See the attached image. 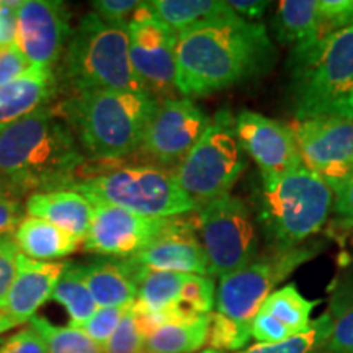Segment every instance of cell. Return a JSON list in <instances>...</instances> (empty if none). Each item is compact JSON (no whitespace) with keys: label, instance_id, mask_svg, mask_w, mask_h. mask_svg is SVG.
Listing matches in <instances>:
<instances>
[{"label":"cell","instance_id":"obj_41","mask_svg":"<svg viewBox=\"0 0 353 353\" xmlns=\"http://www.w3.org/2000/svg\"><path fill=\"white\" fill-rule=\"evenodd\" d=\"M228 6L241 19L259 20L263 17V13L267 10V7L270 6V2H260V0H231V2H228Z\"/></svg>","mask_w":353,"mask_h":353},{"label":"cell","instance_id":"obj_28","mask_svg":"<svg viewBox=\"0 0 353 353\" xmlns=\"http://www.w3.org/2000/svg\"><path fill=\"white\" fill-rule=\"evenodd\" d=\"M30 325L41 335L48 353H103V348L82 329L61 327L41 316L32 317Z\"/></svg>","mask_w":353,"mask_h":353},{"label":"cell","instance_id":"obj_43","mask_svg":"<svg viewBox=\"0 0 353 353\" xmlns=\"http://www.w3.org/2000/svg\"><path fill=\"white\" fill-rule=\"evenodd\" d=\"M2 195H8V193H7V190H6V187H3L2 180H0V196H2Z\"/></svg>","mask_w":353,"mask_h":353},{"label":"cell","instance_id":"obj_3","mask_svg":"<svg viewBox=\"0 0 353 353\" xmlns=\"http://www.w3.org/2000/svg\"><path fill=\"white\" fill-rule=\"evenodd\" d=\"M288 69L296 121L353 120V25L293 48Z\"/></svg>","mask_w":353,"mask_h":353},{"label":"cell","instance_id":"obj_34","mask_svg":"<svg viewBox=\"0 0 353 353\" xmlns=\"http://www.w3.org/2000/svg\"><path fill=\"white\" fill-rule=\"evenodd\" d=\"M19 255L20 249L13 236L0 239V306L6 301L8 290L15 280Z\"/></svg>","mask_w":353,"mask_h":353},{"label":"cell","instance_id":"obj_10","mask_svg":"<svg viewBox=\"0 0 353 353\" xmlns=\"http://www.w3.org/2000/svg\"><path fill=\"white\" fill-rule=\"evenodd\" d=\"M312 257L314 250L307 247L273 249L272 254L257 257L242 270L221 276L216 291V312L242 325H252L273 288Z\"/></svg>","mask_w":353,"mask_h":353},{"label":"cell","instance_id":"obj_1","mask_svg":"<svg viewBox=\"0 0 353 353\" xmlns=\"http://www.w3.org/2000/svg\"><path fill=\"white\" fill-rule=\"evenodd\" d=\"M275 48L262 23L232 15L193 25L176 41V92L201 99L262 76Z\"/></svg>","mask_w":353,"mask_h":353},{"label":"cell","instance_id":"obj_19","mask_svg":"<svg viewBox=\"0 0 353 353\" xmlns=\"http://www.w3.org/2000/svg\"><path fill=\"white\" fill-rule=\"evenodd\" d=\"M319 303L304 298L294 283L273 291L254 317L252 337L259 343H276L307 332L312 324L311 312Z\"/></svg>","mask_w":353,"mask_h":353},{"label":"cell","instance_id":"obj_11","mask_svg":"<svg viewBox=\"0 0 353 353\" xmlns=\"http://www.w3.org/2000/svg\"><path fill=\"white\" fill-rule=\"evenodd\" d=\"M128 33L131 64L145 90L159 101L175 99L179 33L159 21L148 2L132 13Z\"/></svg>","mask_w":353,"mask_h":353},{"label":"cell","instance_id":"obj_46","mask_svg":"<svg viewBox=\"0 0 353 353\" xmlns=\"http://www.w3.org/2000/svg\"><path fill=\"white\" fill-rule=\"evenodd\" d=\"M144 353H145V352H144Z\"/></svg>","mask_w":353,"mask_h":353},{"label":"cell","instance_id":"obj_7","mask_svg":"<svg viewBox=\"0 0 353 353\" xmlns=\"http://www.w3.org/2000/svg\"><path fill=\"white\" fill-rule=\"evenodd\" d=\"M68 190L92 205L120 206L151 218H176L196 211L176 182L175 172L157 165L117 167L77 180Z\"/></svg>","mask_w":353,"mask_h":353},{"label":"cell","instance_id":"obj_5","mask_svg":"<svg viewBox=\"0 0 353 353\" xmlns=\"http://www.w3.org/2000/svg\"><path fill=\"white\" fill-rule=\"evenodd\" d=\"M61 61V81L72 94L145 90L131 64L128 25L108 23L94 12L72 30Z\"/></svg>","mask_w":353,"mask_h":353},{"label":"cell","instance_id":"obj_16","mask_svg":"<svg viewBox=\"0 0 353 353\" xmlns=\"http://www.w3.org/2000/svg\"><path fill=\"white\" fill-rule=\"evenodd\" d=\"M236 136L242 151L259 165L263 182H270L303 165L293 131L283 123L242 110L236 117Z\"/></svg>","mask_w":353,"mask_h":353},{"label":"cell","instance_id":"obj_26","mask_svg":"<svg viewBox=\"0 0 353 353\" xmlns=\"http://www.w3.org/2000/svg\"><path fill=\"white\" fill-rule=\"evenodd\" d=\"M148 6L159 21L176 33L203 21L236 15L228 2L219 0H151Z\"/></svg>","mask_w":353,"mask_h":353},{"label":"cell","instance_id":"obj_15","mask_svg":"<svg viewBox=\"0 0 353 353\" xmlns=\"http://www.w3.org/2000/svg\"><path fill=\"white\" fill-rule=\"evenodd\" d=\"M94 218L83 239V250L99 257L126 260L145 249L170 218H151L112 205H92Z\"/></svg>","mask_w":353,"mask_h":353},{"label":"cell","instance_id":"obj_17","mask_svg":"<svg viewBox=\"0 0 353 353\" xmlns=\"http://www.w3.org/2000/svg\"><path fill=\"white\" fill-rule=\"evenodd\" d=\"M131 260L151 270L210 276L208 257L198 237L195 219L182 216L170 218L164 231Z\"/></svg>","mask_w":353,"mask_h":353},{"label":"cell","instance_id":"obj_29","mask_svg":"<svg viewBox=\"0 0 353 353\" xmlns=\"http://www.w3.org/2000/svg\"><path fill=\"white\" fill-rule=\"evenodd\" d=\"M330 334L324 350L334 353H353V288L342 286L330 301Z\"/></svg>","mask_w":353,"mask_h":353},{"label":"cell","instance_id":"obj_4","mask_svg":"<svg viewBox=\"0 0 353 353\" xmlns=\"http://www.w3.org/2000/svg\"><path fill=\"white\" fill-rule=\"evenodd\" d=\"M157 107L145 90H90L65 99L61 114L88 157L118 161L138 151Z\"/></svg>","mask_w":353,"mask_h":353},{"label":"cell","instance_id":"obj_24","mask_svg":"<svg viewBox=\"0 0 353 353\" xmlns=\"http://www.w3.org/2000/svg\"><path fill=\"white\" fill-rule=\"evenodd\" d=\"M208 316L174 319L144 341L145 353H195L208 341Z\"/></svg>","mask_w":353,"mask_h":353},{"label":"cell","instance_id":"obj_21","mask_svg":"<svg viewBox=\"0 0 353 353\" xmlns=\"http://www.w3.org/2000/svg\"><path fill=\"white\" fill-rule=\"evenodd\" d=\"M26 213L48 221L76 237L79 242H83L94 218V206L77 192L56 190L30 195L26 200Z\"/></svg>","mask_w":353,"mask_h":353},{"label":"cell","instance_id":"obj_27","mask_svg":"<svg viewBox=\"0 0 353 353\" xmlns=\"http://www.w3.org/2000/svg\"><path fill=\"white\" fill-rule=\"evenodd\" d=\"M51 299L65 307L69 314V327H82L99 311L94 296L83 281L79 263L69 262L68 268L52 291Z\"/></svg>","mask_w":353,"mask_h":353},{"label":"cell","instance_id":"obj_22","mask_svg":"<svg viewBox=\"0 0 353 353\" xmlns=\"http://www.w3.org/2000/svg\"><path fill=\"white\" fill-rule=\"evenodd\" d=\"M52 69L30 68L19 81L0 87V126L48 107L57 94Z\"/></svg>","mask_w":353,"mask_h":353},{"label":"cell","instance_id":"obj_36","mask_svg":"<svg viewBox=\"0 0 353 353\" xmlns=\"http://www.w3.org/2000/svg\"><path fill=\"white\" fill-rule=\"evenodd\" d=\"M32 68L26 57L21 54L17 44L0 50V87L19 81Z\"/></svg>","mask_w":353,"mask_h":353},{"label":"cell","instance_id":"obj_38","mask_svg":"<svg viewBox=\"0 0 353 353\" xmlns=\"http://www.w3.org/2000/svg\"><path fill=\"white\" fill-rule=\"evenodd\" d=\"M334 213L342 228H353V174L334 185Z\"/></svg>","mask_w":353,"mask_h":353},{"label":"cell","instance_id":"obj_31","mask_svg":"<svg viewBox=\"0 0 353 353\" xmlns=\"http://www.w3.org/2000/svg\"><path fill=\"white\" fill-rule=\"evenodd\" d=\"M250 339H252L250 325H242L239 322H234L228 319L226 316L219 314V312H210L206 345H210L211 350H242L249 343Z\"/></svg>","mask_w":353,"mask_h":353},{"label":"cell","instance_id":"obj_14","mask_svg":"<svg viewBox=\"0 0 353 353\" xmlns=\"http://www.w3.org/2000/svg\"><path fill=\"white\" fill-rule=\"evenodd\" d=\"M296 139L303 165L330 188L353 174V120L314 118L290 126Z\"/></svg>","mask_w":353,"mask_h":353},{"label":"cell","instance_id":"obj_44","mask_svg":"<svg viewBox=\"0 0 353 353\" xmlns=\"http://www.w3.org/2000/svg\"><path fill=\"white\" fill-rule=\"evenodd\" d=\"M316 353H334V352H329V350H324V348H321V350H317Z\"/></svg>","mask_w":353,"mask_h":353},{"label":"cell","instance_id":"obj_37","mask_svg":"<svg viewBox=\"0 0 353 353\" xmlns=\"http://www.w3.org/2000/svg\"><path fill=\"white\" fill-rule=\"evenodd\" d=\"M0 353H48L46 343L32 325L8 337L0 347Z\"/></svg>","mask_w":353,"mask_h":353},{"label":"cell","instance_id":"obj_42","mask_svg":"<svg viewBox=\"0 0 353 353\" xmlns=\"http://www.w3.org/2000/svg\"><path fill=\"white\" fill-rule=\"evenodd\" d=\"M13 327H15V325H13L12 322L8 321V317L3 314V312H0V334L7 332V330H10Z\"/></svg>","mask_w":353,"mask_h":353},{"label":"cell","instance_id":"obj_39","mask_svg":"<svg viewBox=\"0 0 353 353\" xmlns=\"http://www.w3.org/2000/svg\"><path fill=\"white\" fill-rule=\"evenodd\" d=\"M26 205L10 195L0 196V239L15 234L26 216Z\"/></svg>","mask_w":353,"mask_h":353},{"label":"cell","instance_id":"obj_23","mask_svg":"<svg viewBox=\"0 0 353 353\" xmlns=\"http://www.w3.org/2000/svg\"><path fill=\"white\" fill-rule=\"evenodd\" d=\"M20 252L37 262H56L79 249L76 237L52 226L48 221L26 216L13 234Z\"/></svg>","mask_w":353,"mask_h":353},{"label":"cell","instance_id":"obj_45","mask_svg":"<svg viewBox=\"0 0 353 353\" xmlns=\"http://www.w3.org/2000/svg\"><path fill=\"white\" fill-rule=\"evenodd\" d=\"M201 353H223V352H216V350H211V348H210V350H205V352H201Z\"/></svg>","mask_w":353,"mask_h":353},{"label":"cell","instance_id":"obj_2","mask_svg":"<svg viewBox=\"0 0 353 353\" xmlns=\"http://www.w3.org/2000/svg\"><path fill=\"white\" fill-rule=\"evenodd\" d=\"M83 162L72 130L48 107L0 126V180L7 193L68 190Z\"/></svg>","mask_w":353,"mask_h":353},{"label":"cell","instance_id":"obj_33","mask_svg":"<svg viewBox=\"0 0 353 353\" xmlns=\"http://www.w3.org/2000/svg\"><path fill=\"white\" fill-rule=\"evenodd\" d=\"M126 309L128 307H99V311L82 327L77 329H82L92 341H95L103 348L117 330Z\"/></svg>","mask_w":353,"mask_h":353},{"label":"cell","instance_id":"obj_40","mask_svg":"<svg viewBox=\"0 0 353 353\" xmlns=\"http://www.w3.org/2000/svg\"><path fill=\"white\" fill-rule=\"evenodd\" d=\"M19 6L20 2H0V50L15 43Z\"/></svg>","mask_w":353,"mask_h":353},{"label":"cell","instance_id":"obj_13","mask_svg":"<svg viewBox=\"0 0 353 353\" xmlns=\"http://www.w3.org/2000/svg\"><path fill=\"white\" fill-rule=\"evenodd\" d=\"M70 34V12L64 2H20L17 8L15 44L32 68H54L63 59Z\"/></svg>","mask_w":353,"mask_h":353},{"label":"cell","instance_id":"obj_35","mask_svg":"<svg viewBox=\"0 0 353 353\" xmlns=\"http://www.w3.org/2000/svg\"><path fill=\"white\" fill-rule=\"evenodd\" d=\"M141 2L136 0H95L92 2L94 13L108 23L128 25L132 13L138 10Z\"/></svg>","mask_w":353,"mask_h":353},{"label":"cell","instance_id":"obj_6","mask_svg":"<svg viewBox=\"0 0 353 353\" xmlns=\"http://www.w3.org/2000/svg\"><path fill=\"white\" fill-rule=\"evenodd\" d=\"M332 190L306 165L263 182L257 203L259 223L275 249L298 247L324 226Z\"/></svg>","mask_w":353,"mask_h":353},{"label":"cell","instance_id":"obj_8","mask_svg":"<svg viewBox=\"0 0 353 353\" xmlns=\"http://www.w3.org/2000/svg\"><path fill=\"white\" fill-rule=\"evenodd\" d=\"M244 169L245 161L236 136V118L229 110H219L174 172L180 188L198 210L216 198L229 195Z\"/></svg>","mask_w":353,"mask_h":353},{"label":"cell","instance_id":"obj_9","mask_svg":"<svg viewBox=\"0 0 353 353\" xmlns=\"http://www.w3.org/2000/svg\"><path fill=\"white\" fill-rule=\"evenodd\" d=\"M195 213L196 232L208 257L210 276H226L257 259V231L241 198L229 193L206 203Z\"/></svg>","mask_w":353,"mask_h":353},{"label":"cell","instance_id":"obj_25","mask_svg":"<svg viewBox=\"0 0 353 353\" xmlns=\"http://www.w3.org/2000/svg\"><path fill=\"white\" fill-rule=\"evenodd\" d=\"M275 37L280 43H309L319 37V2L317 0H283L273 17Z\"/></svg>","mask_w":353,"mask_h":353},{"label":"cell","instance_id":"obj_18","mask_svg":"<svg viewBox=\"0 0 353 353\" xmlns=\"http://www.w3.org/2000/svg\"><path fill=\"white\" fill-rule=\"evenodd\" d=\"M68 265L69 262H37L20 252L15 280L0 306V312L7 316L15 327L32 321L38 309L51 299Z\"/></svg>","mask_w":353,"mask_h":353},{"label":"cell","instance_id":"obj_30","mask_svg":"<svg viewBox=\"0 0 353 353\" xmlns=\"http://www.w3.org/2000/svg\"><path fill=\"white\" fill-rule=\"evenodd\" d=\"M330 316L329 312L312 321L307 332L294 335L288 341L276 343H255V345L241 350L239 353H316L327 342L330 334Z\"/></svg>","mask_w":353,"mask_h":353},{"label":"cell","instance_id":"obj_32","mask_svg":"<svg viewBox=\"0 0 353 353\" xmlns=\"http://www.w3.org/2000/svg\"><path fill=\"white\" fill-rule=\"evenodd\" d=\"M103 353H144V337L139 332L132 306L125 311L117 330L103 347Z\"/></svg>","mask_w":353,"mask_h":353},{"label":"cell","instance_id":"obj_12","mask_svg":"<svg viewBox=\"0 0 353 353\" xmlns=\"http://www.w3.org/2000/svg\"><path fill=\"white\" fill-rule=\"evenodd\" d=\"M210 120L193 100L180 97L159 101L138 151L157 167L176 169L201 138Z\"/></svg>","mask_w":353,"mask_h":353},{"label":"cell","instance_id":"obj_20","mask_svg":"<svg viewBox=\"0 0 353 353\" xmlns=\"http://www.w3.org/2000/svg\"><path fill=\"white\" fill-rule=\"evenodd\" d=\"M81 272L99 307H130L138 298L136 263L131 259L99 257L82 263Z\"/></svg>","mask_w":353,"mask_h":353}]
</instances>
